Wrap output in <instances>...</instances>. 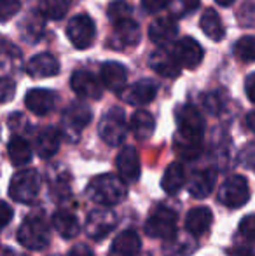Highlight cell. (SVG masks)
Masks as SVG:
<instances>
[{
    "mask_svg": "<svg viewBox=\"0 0 255 256\" xmlns=\"http://www.w3.org/2000/svg\"><path fill=\"white\" fill-rule=\"evenodd\" d=\"M86 196L102 208H110L123 202L128 196L126 183L116 174H100L89 182Z\"/></svg>",
    "mask_w": 255,
    "mask_h": 256,
    "instance_id": "6da1fadb",
    "label": "cell"
},
{
    "mask_svg": "<svg viewBox=\"0 0 255 256\" xmlns=\"http://www.w3.org/2000/svg\"><path fill=\"white\" fill-rule=\"evenodd\" d=\"M18 240L21 242V246H25L30 251H41L48 248L49 240H51V234H49V226L46 220L41 216L27 218L18 228Z\"/></svg>",
    "mask_w": 255,
    "mask_h": 256,
    "instance_id": "7a4b0ae2",
    "label": "cell"
},
{
    "mask_svg": "<svg viewBox=\"0 0 255 256\" xmlns=\"http://www.w3.org/2000/svg\"><path fill=\"white\" fill-rule=\"evenodd\" d=\"M41 192V174L35 169H23L13 176L9 196L21 204H30Z\"/></svg>",
    "mask_w": 255,
    "mask_h": 256,
    "instance_id": "3957f363",
    "label": "cell"
},
{
    "mask_svg": "<svg viewBox=\"0 0 255 256\" xmlns=\"http://www.w3.org/2000/svg\"><path fill=\"white\" fill-rule=\"evenodd\" d=\"M100 138L110 146H117L124 142L128 134V124H126V115L121 108L114 106L103 114L102 120L98 126Z\"/></svg>",
    "mask_w": 255,
    "mask_h": 256,
    "instance_id": "277c9868",
    "label": "cell"
},
{
    "mask_svg": "<svg viewBox=\"0 0 255 256\" xmlns=\"http://www.w3.org/2000/svg\"><path fill=\"white\" fill-rule=\"evenodd\" d=\"M175 117H177V126H178V131L175 136L184 140H191V142L203 143L204 118L196 106H192V104H182V106L177 108Z\"/></svg>",
    "mask_w": 255,
    "mask_h": 256,
    "instance_id": "5b68a950",
    "label": "cell"
},
{
    "mask_svg": "<svg viewBox=\"0 0 255 256\" xmlns=\"http://www.w3.org/2000/svg\"><path fill=\"white\" fill-rule=\"evenodd\" d=\"M145 234L154 239L168 240L177 236V212L166 206H157L145 222Z\"/></svg>",
    "mask_w": 255,
    "mask_h": 256,
    "instance_id": "8992f818",
    "label": "cell"
},
{
    "mask_svg": "<svg viewBox=\"0 0 255 256\" xmlns=\"http://www.w3.org/2000/svg\"><path fill=\"white\" fill-rule=\"evenodd\" d=\"M91 118H93V112L86 103L77 102V103L68 104L62 117L63 134L67 136L68 140L75 142V140L81 136L82 129H86L89 126Z\"/></svg>",
    "mask_w": 255,
    "mask_h": 256,
    "instance_id": "52a82bcc",
    "label": "cell"
},
{
    "mask_svg": "<svg viewBox=\"0 0 255 256\" xmlns=\"http://www.w3.org/2000/svg\"><path fill=\"white\" fill-rule=\"evenodd\" d=\"M250 199V186L246 178L234 174L227 178L218 188V202L229 209L243 208Z\"/></svg>",
    "mask_w": 255,
    "mask_h": 256,
    "instance_id": "ba28073f",
    "label": "cell"
},
{
    "mask_svg": "<svg viewBox=\"0 0 255 256\" xmlns=\"http://www.w3.org/2000/svg\"><path fill=\"white\" fill-rule=\"evenodd\" d=\"M96 26L95 21L88 14H79L72 18L67 24V37L72 42V46L77 49H88L95 42Z\"/></svg>",
    "mask_w": 255,
    "mask_h": 256,
    "instance_id": "9c48e42d",
    "label": "cell"
},
{
    "mask_svg": "<svg viewBox=\"0 0 255 256\" xmlns=\"http://www.w3.org/2000/svg\"><path fill=\"white\" fill-rule=\"evenodd\" d=\"M140 37H142V32H140L138 23L133 20H128L119 24H114V32L110 35L107 46L110 49H116V51H126V49H131L138 44Z\"/></svg>",
    "mask_w": 255,
    "mask_h": 256,
    "instance_id": "30bf717a",
    "label": "cell"
},
{
    "mask_svg": "<svg viewBox=\"0 0 255 256\" xmlns=\"http://www.w3.org/2000/svg\"><path fill=\"white\" fill-rule=\"evenodd\" d=\"M116 214L109 208L93 209L86 220V232L91 239H103L116 228Z\"/></svg>",
    "mask_w": 255,
    "mask_h": 256,
    "instance_id": "8fae6325",
    "label": "cell"
},
{
    "mask_svg": "<svg viewBox=\"0 0 255 256\" xmlns=\"http://www.w3.org/2000/svg\"><path fill=\"white\" fill-rule=\"evenodd\" d=\"M149 66L152 68L156 74L166 78H175L180 75V64H178L177 58L173 54V49L168 46H161L149 56Z\"/></svg>",
    "mask_w": 255,
    "mask_h": 256,
    "instance_id": "7c38bea8",
    "label": "cell"
},
{
    "mask_svg": "<svg viewBox=\"0 0 255 256\" xmlns=\"http://www.w3.org/2000/svg\"><path fill=\"white\" fill-rule=\"evenodd\" d=\"M157 94V84L150 78H143V80H138L135 84L124 88L123 91L119 92L121 100L126 102L128 104H133V106H143V104H149L156 98Z\"/></svg>",
    "mask_w": 255,
    "mask_h": 256,
    "instance_id": "4fadbf2b",
    "label": "cell"
},
{
    "mask_svg": "<svg viewBox=\"0 0 255 256\" xmlns=\"http://www.w3.org/2000/svg\"><path fill=\"white\" fill-rule=\"evenodd\" d=\"M70 86L74 89V92L81 98L86 100H100L102 98V80L95 77L91 72L86 70H77L70 78Z\"/></svg>",
    "mask_w": 255,
    "mask_h": 256,
    "instance_id": "5bb4252c",
    "label": "cell"
},
{
    "mask_svg": "<svg viewBox=\"0 0 255 256\" xmlns=\"http://www.w3.org/2000/svg\"><path fill=\"white\" fill-rule=\"evenodd\" d=\"M173 54L177 58L180 68H189L194 70L197 64L203 61V48L199 42H196L192 37H184L173 46Z\"/></svg>",
    "mask_w": 255,
    "mask_h": 256,
    "instance_id": "9a60e30c",
    "label": "cell"
},
{
    "mask_svg": "<svg viewBox=\"0 0 255 256\" xmlns=\"http://www.w3.org/2000/svg\"><path fill=\"white\" fill-rule=\"evenodd\" d=\"M117 171L121 174V180L128 183H133L140 178L142 166H140V157L133 146H124L117 154Z\"/></svg>",
    "mask_w": 255,
    "mask_h": 256,
    "instance_id": "2e32d148",
    "label": "cell"
},
{
    "mask_svg": "<svg viewBox=\"0 0 255 256\" xmlns=\"http://www.w3.org/2000/svg\"><path fill=\"white\" fill-rule=\"evenodd\" d=\"M100 77H102V84L110 91L121 92L126 88L128 82V70L123 63L119 61H107L102 64L100 70Z\"/></svg>",
    "mask_w": 255,
    "mask_h": 256,
    "instance_id": "e0dca14e",
    "label": "cell"
},
{
    "mask_svg": "<svg viewBox=\"0 0 255 256\" xmlns=\"http://www.w3.org/2000/svg\"><path fill=\"white\" fill-rule=\"evenodd\" d=\"M27 74L32 78H48L60 74V63L53 54L41 52L34 56L27 64Z\"/></svg>",
    "mask_w": 255,
    "mask_h": 256,
    "instance_id": "ac0fdd59",
    "label": "cell"
},
{
    "mask_svg": "<svg viewBox=\"0 0 255 256\" xmlns=\"http://www.w3.org/2000/svg\"><path fill=\"white\" fill-rule=\"evenodd\" d=\"M25 104L32 114L42 117L53 112L56 104V94L49 89H32L25 96Z\"/></svg>",
    "mask_w": 255,
    "mask_h": 256,
    "instance_id": "d6986e66",
    "label": "cell"
},
{
    "mask_svg": "<svg viewBox=\"0 0 255 256\" xmlns=\"http://www.w3.org/2000/svg\"><path fill=\"white\" fill-rule=\"evenodd\" d=\"M211 222H213L211 209L206 208V206H199V208H194L187 212V216H185V228H187V232L192 237H201L210 230Z\"/></svg>",
    "mask_w": 255,
    "mask_h": 256,
    "instance_id": "ffe728a7",
    "label": "cell"
},
{
    "mask_svg": "<svg viewBox=\"0 0 255 256\" xmlns=\"http://www.w3.org/2000/svg\"><path fill=\"white\" fill-rule=\"evenodd\" d=\"M178 34V24L173 16H164L156 20L149 26V38L159 46H166Z\"/></svg>",
    "mask_w": 255,
    "mask_h": 256,
    "instance_id": "44dd1931",
    "label": "cell"
},
{
    "mask_svg": "<svg viewBox=\"0 0 255 256\" xmlns=\"http://www.w3.org/2000/svg\"><path fill=\"white\" fill-rule=\"evenodd\" d=\"M62 132L56 128H44L35 138V152L42 158H51L60 150Z\"/></svg>",
    "mask_w": 255,
    "mask_h": 256,
    "instance_id": "7402d4cb",
    "label": "cell"
},
{
    "mask_svg": "<svg viewBox=\"0 0 255 256\" xmlns=\"http://www.w3.org/2000/svg\"><path fill=\"white\" fill-rule=\"evenodd\" d=\"M215 182H217V171L215 169H201L196 174H192L191 182H189V194L196 199H204L211 194Z\"/></svg>",
    "mask_w": 255,
    "mask_h": 256,
    "instance_id": "603a6c76",
    "label": "cell"
},
{
    "mask_svg": "<svg viewBox=\"0 0 255 256\" xmlns=\"http://www.w3.org/2000/svg\"><path fill=\"white\" fill-rule=\"evenodd\" d=\"M140 248H142V240H140L138 234L133 230H126L114 239L110 253L112 256H136L140 253Z\"/></svg>",
    "mask_w": 255,
    "mask_h": 256,
    "instance_id": "cb8c5ba5",
    "label": "cell"
},
{
    "mask_svg": "<svg viewBox=\"0 0 255 256\" xmlns=\"http://www.w3.org/2000/svg\"><path fill=\"white\" fill-rule=\"evenodd\" d=\"M53 226H55L56 232L63 239H74L81 232V223H79L77 216L70 211H65V209H60V211L55 212V216H53Z\"/></svg>",
    "mask_w": 255,
    "mask_h": 256,
    "instance_id": "d4e9b609",
    "label": "cell"
},
{
    "mask_svg": "<svg viewBox=\"0 0 255 256\" xmlns=\"http://www.w3.org/2000/svg\"><path fill=\"white\" fill-rule=\"evenodd\" d=\"M185 185V169L180 162H173L166 168L163 174V180H161V186L166 194L170 196H175L178 194Z\"/></svg>",
    "mask_w": 255,
    "mask_h": 256,
    "instance_id": "484cf974",
    "label": "cell"
},
{
    "mask_svg": "<svg viewBox=\"0 0 255 256\" xmlns=\"http://www.w3.org/2000/svg\"><path fill=\"white\" fill-rule=\"evenodd\" d=\"M199 26H201V30H203V34L215 42H220L225 35V28H224V24H222L220 16H218L217 10H213V9H206L201 14Z\"/></svg>",
    "mask_w": 255,
    "mask_h": 256,
    "instance_id": "4316f807",
    "label": "cell"
},
{
    "mask_svg": "<svg viewBox=\"0 0 255 256\" xmlns=\"http://www.w3.org/2000/svg\"><path fill=\"white\" fill-rule=\"evenodd\" d=\"M154 128H156L154 117L145 110L135 112L131 120H129V129L136 140H149L154 132Z\"/></svg>",
    "mask_w": 255,
    "mask_h": 256,
    "instance_id": "83f0119b",
    "label": "cell"
},
{
    "mask_svg": "<svg viewBox=\"0 0 255 256\" xmlns=\"http://www.w3.org/2000/svg\"><path fill=\"white\" fill-rule=\"evenodd\" d=\"M7 154H9L11 162L14 166H18V168H23V166L30 164L32 160V146L21 136L11 138L9 145H7Z\"/></svg>",
    "mask_w": 255,
    "mask_h": 256,
    "instance_id": "f1b7e54d",
    "label": "cell"
},
{
    "mask_svg": "<svg viewBox=\"0 0 255 256\" xmlns=\"http://www.w3.org/2000/svg\"><path fill=\"white\" fill-rule=\"evenodd\" d=\"M23 60V54L13 42L0 38V68L6 70H18Z\"/></svg>",
    "mask_w": 255,
    "mask_h": 256,
    "instance_id": "f546056e",
    "label": "cell"
},
{
    "mask_svg": "<svg viewBox=\"0 0 255 256\" xmlns=\"http://www.w3.org/2000/svg\"><path fill=\"white\" fill-rule=\"evenodd\" d=\"M196 250V242L189 237L175 236L171 239L164 240L163 244V253L164 256H189Z\"/></svg>",
    "mask_w": 255,
    "mask_h": 256,
    "instance_id": "4dcf8cb0",
    "label": "cell"
},
{
    "mask_svg": "<svg viewBox=\"0 0 255 256\" xmlns=\"http://www.w3.org/2000/svg\"><path fill=\"white\" fill-rule=\"evenodd\" d=\"M70 0H39V10L48 20H62Z\"/></svg>",
    "mask_w": 255,
    "mask_h": 256,
    "instance_id": "1f68e13d",
    "label": "cell"
},
{
    "mask_svg": "<svg viewBox=\"0 0 255 256\" xmlns=\"http://www.w3.org/2000/svg\"><path fill=\"white\" fill-rule=\"evenodd\" d=\"M51 185H49V188H51V196L55 197V200H65L68 196H70V176H68V172H60V174H56L55 178H51Z\"/></svg>",
    "mask_w": 255,
    "mask_h": 256,
    "instance_id": "d6a6232c",
    "label": "cell"
},
{
    "mask_svg": "<svg viewBox=\"0 0 255 256\" xmlns=\"http://www.w3.org/2000/svg\"><path fill=\"white\" fill-rule=\"evenodd\" d=\"M107 16L114 24H119L123 21L131 20V6L126 0H114L107 9Z\"/></svg>",
    "mask_w": 255,
    "mask_h": 256,
    "instance_id": "836d02e7",
    "label": "cell"
},
{
    "mask_svg": "<svg viewBox=\"0 0 255 256\" xmlns=\"http://www.w3.org/2000/svg\"><path fill=\"white\" fill-rule=\"evenodd\" d=\"M234 54L238 60L245 61V63H252L255 61V37L252 35H246L241 37L234 44Z\"/></svg>",
    "mask_w": 255,
    "mask_h": 256,
    "instance_id": "e575fe53",
    "label": "cell"
},
{
    "mask_svg": "<svg viewBox=\"0 0 255 256\" xmlns=\"http://www.w3.org/2000/svg\"><path fill=\"white\" fill-rule=\"evenodd\" d=\"M21 35H23V38L27 42H37L39 37L42 35V21L37 20V18H30L28 20L23 21V24H21Z\"/></svg>",
    "mask_w": 255,
    "mask_h": 256,
    "instance_id": "d590c367",
    "label": "cell"
},
{
    "mask_svg": "<svg viewBox=\"0 0 255 256\" xmlns=\"http://www.w3.org/2000/svg\"><path fill=\"white\" fill-rule=\"evenodd\" d=\"M203 106L206 108L208 114L218 115L222 112V108H224V96L218 91L208 92V94L203 96Z\"/></svg>",
    "mask_w": 255,
    "mask_h": 256,
    "instance_id": "8d00e7d4",
    "label": "cell"
},
{
    "mask_svg": "<svg viewBox=\"0 0 255 256\" xmlns=\"http://www.w3.org/2000/svg\"><path fill=\"white\" fill-rule=\"evenodd\" d=\"M199 7V0H173L171 2V14L173 16H187Z\"/></svg>",
    "mask_w": 255,
    "mask_h": 256,
    "instance_id": "74e56055",
    "label": "cell"
},
{
    "mask_svg": "<svg viewBox=\"0 0 255 256\" xmlns=\"http://www.w3.org/2000/svg\"><path fill=\"white\" fill-rule=\"evenodd\" d=\"M21 9V0H0V23L13 20Z\"/></svg>",
    "mask_w": 255,
    "mask_h": 256,
    "instance_id": "f35d334b",
    "label": "cell"
},
{
    "mask_svg": "<svg viewBox=\"0 0 255 256\" xmlns=\"http://www.w3.org/2000/svg\"><path fill=\"white\" fill-rule=\"evenodd\" d=\"M16 94V82L11 77H0V104L9 103Z\"/></svg>",
    "mask_w": 255,
    "mask_h": 256,
    "instance_id": "ab89813d",
    "label": "cell"
},
{
    "mask_svg": "<svg viewBox=\"0 0 255 256\" xmlns=\"http://www.w3.org/2000/svg\"><path fill=\"white\" fill-rule=\"evenodd\" d=\"M239 234H241L245 239L255 240V214L245 216L239 223Z\"/></svg>",
    "mask_w": 255,
    "mask_h": 256,
    "instance_id": "60d3db41",
    "label": "cell"
},
{
    "mask_svg": "<svg viewBox=\"0 0 255 256\" xmlns=\"http://www.w3.org/2000/svg\"><path fill=\"white\" fill-rule=\"evenodd\" d=\"M239 162H241L245 168L253 169L255 171V142L248 143V145L239 152Z\"/></svg>",
    "mask_w": 255,
    "mask_h": 256,
    "instance_id": "b9f144b4",
    "label": "cell"
},
{
    "mask_svg": "<svg viewBox=\"0 0 255 256\" xmlns=\"http://www.w3.org/2000/svg\"><path fill=\"white\" fill-rule=\"evenodd\" d=\"M11 220H13V208L4 200H0V230L9 225Z\"/></svg>",
    "mask_w": 255,
    "mask_h": 256,
    "instance_id": "7bdbcfd3",
    "label": "cell"
},
{
    "mask_svg": "<svg viewBox=\"0 0 255 256\" xmlns=\"http://www.w3.org/2000/svg\"><path fill=\"white\" fill-rule=\"evenodd\" d=\"M168 6V0H142V7L149 14L157 12V10L164 9Z\"/></svg>",
    "mask_w": 255,
    "mask_h": 256,
    "instance_id": "ee69618b",
    "label": "cell"
},
{
    "mask_svg": "<svg viewBox=\"0 0 255 256\" xmlns=\"http://www.w3.org/2000/svg\"><path fill=\"white\" fill-rule=\"evenodd\" d=\"M245 92L248 96V100L252 103H255V74L248 75L245 80Z\"/></svg>",
    "mask_w": 255,
    "mask_h": 256,
    "instance_id": "f6af8a7d",
    "label": "cell"
},
{
    "mask_svg": "<svg viewBox=\"0 0 255 256\" xmlns=\"http://www.w3.org/2000/svg\"><path fill=\"white\" fill-rule=\"evenodd\" d=\"M246 126H248V129H252L255 132V110L246 115Z\"/></svg>",
    "mask_w": 255,
    "mask_h": 256,
    "instance_id": "bcb514c9",
    "label": "cell"
},
{
    "mask_svg": "<svg viewBox=\"0 0 255 256\" xmlns=\"http://www.w3.org/2000/svg\"><path fill=\"white\" fill-rule=\"evenodd\" d=\"M0 256H16V253L9 248H0Z\"/></svg>",
    "mask_w": 255,
    "mask_h": 256,
    "instance_id": "7dc6e473",
    "label": "cell"
},
{
    "mask_svg": "<svg viewBox=\"0 0 255 256\" xmlns=\"http://www.w3.org/2000/svg\"><path fill=\"white\" fill-rule=\"evenodd\" d=\"M215 2H217L218 6H224V7H227V6H231V4H234L236 0H215Z\"/></svg>",
    "mask_w": 255,
    "mask_h": 256,
    "instance_id": "c3c4849f",
    "label": "cell"
},
{
    "mask_svg": "<svg viewBox=\"0 0 255 256\" xmlns=\"http://www.w3.org/2000/svg\"><path fill=\"white\" fill-rule=\"evenodd\" d=\"M16 256H23V254H18V253H16Z\"/></svg>",
    "mask_w": 255,
    "mask_h": 256,
    "instance_id": "681fc988",
    "label": "cell"
},
{
    "mask_svg": "<svg viewBox=\"0 0 255 256\" xmlns=\"http://www.w3.org/2000/svg\"><path fill=\"white\" fill-rule=\"evenodd\" d=\"M53 256H60V254H53Z\"/></svg>",
    "mask_w": 255,
    "mask_h": 256,
    "instance_id": "f907efd6",
    "label": "cell"
},
{
    "mask_svg": "<svg viewBox=\"0 0 255 256\" xmlns=\"http://www.w3.org/2000/svg\"><path fill=\"white\" fill-rule=\"evenodd\" d=\"M250 256H255V254H250Z\"/></svg>",
    "mask_w": 255,
    "mask_h": 256,
    "instance_id": "816d5d0a",
    "label": "cell"
}]
</instances>
